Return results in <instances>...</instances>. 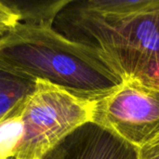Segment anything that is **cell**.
Segmentation results:
<instances>
[{
    "label": "cell",
    "mask_w": 159,
    "mask_h": 159,
    "mask_svg": "<svg viewBox=\"0 0 159 159\" xmlns=\"http://www.w3.org/2000/svg\"><path fill=\"white\" fill-rule=\"evenodd\" d=\"M19 23L18 13L9 7L4 0H0V36L13 30Z\"/></svg>",
    "instance_id": "9c48e42d"
},
{
    "label": "cell",
    "mask_w": 159,
    "mask_h": 159,
    "mask_svg": "<svg viewBox=\"0 0 159 159\" xmlns=\"http://www.w3.org/2000/svg\"><path fill=\"white\" fill-rule=\"evenodd\" d=\"M36 82L0 61V119L35 90Z\"/></svg>",
    "instance_id": "8992f818"
},
{
    "label": "cell",
    "mask_w": 159,
    "mask_h": 159,
    "mask_svg": "<svg viewBox=\"0 0 159 159\" xmlns=\"http://www.w3.org/2000/svg\"><path fill=\"white\" fill-rule=\"evenodd\" d=\"M4 1L9 7L18 13L20 17V23L29 25L53 26L57 15L69 3L70 0Z\"/></svg>",
    "instance_id": "52a82bcc"
},
{
    "label": "cell",
    "mask_w": 159,
    "mask_h": 159,
    "mask_svg": "<svg viewBox=\"0 0 159 159\" xmlns=\"http://www.w3.org/2000/svg\"><path fill=\"white\" fill-rule=\"evenodd\" d=\"M92 122L143 148L159 138V87L139 80L122 82L95 102Z\"/></svg>",
    "instance_id": "277c9868"
},
{
    "label": "cell",
    "mask_w": 159,
    "mask_h": 159,
    "mask_svg": "<svg viewBox=\"0 0 159 159\" xmlns=\"http://www.w3.org/2000/svg\"><path fill=\"white\" fill-rule=\"evenodd\" d=\"M42 159H139V149L89 122L61 140Z\"/></svg>",
    "instance_id": "5b68a950"
},
{
    "label": "cell",
    "mask_w": 159,
    "mask_h": 159,
    "mask_svg": "<svg viewBox=\"0 0 159 159\" xmlns=\"http://www.w3.org/2000/svg\"><path fill=\"white\" fill-rule=\"evenodd\" d=\"M139 159H159V138L139 149Z\"/></svg>",
    "instance_id": "30bf717a"
},
{
    "label": "cell",
    "mask_w": 159,
    "mask_h": 159,
    "mask_svg": "<svg viewBox=\"0 0 159 159\" xmlns=\"http://www.w3.org/2000/svg\"><path fill=\"white\" fill-rule=\"evenodd\" d=\"M0 61L20 74L90 102L105 98L121 84L91 50L53 26L19 23L0 36Z\"/></svg>",
    "instance_id": "7a4b0ae2"
},
{
    "label": "cell",
    "mask_w": 159,
    "mask_h": 159,
    "mask_svg": "<svg viewBox=\"0 0 159 159\" xmlns=\"http://www.w3.org/2000/svg\"><path fill=\"white\" fill-rule=\"evenodd\" d=\"M96 102L43 80L22 103L23 133L15 159H42L61 140L93 121Z\"/></svg>",
    "instance_id": "3957f363"
},
{
    "label": "cell",
    "mask_w": 159,
    "mask_h": 159,
    "mask_svg": "<svg viewBox=\"0 0 159 159\" xmlns=\"http://www.w3.org/2000/svg\"><path fill=\"white\" fill-rule=\"evenodd\" d=\"M10 159H15V158H10Z\"/></svg>",
    "instance_id": "8fae6325"
},
{
    "label": "cell",
    "mask_w": 159,
    "mask_h": 159,
    "mask_svg": "<svg viewBox=\"0 0 159 159\" xmlns=\"http://www.w3.org/2000/svg\"><path fill=\"white\" fill-rule=\"evenodd\" d=\"M23 102L0 119V159L16 157L23 133L21 119Z\"/></svg>",
    "instance_id": "ba28073f"
},
{
    "label": "cell",
    "mask_w": 159,
    "mask_h": 159,
    "mask_svg": "<svg viewBox=\"0 0 159 159\" xmlns=\"http://www.w3.org/2000/svg\"><path fill=\"white\" fill-rule=\"evenodd\" d=\"M53 28L91 50L121 83L159 87V0H70Z\"/></svg>",
    "instance_id": "6da1fadb"
}]
</instances>
